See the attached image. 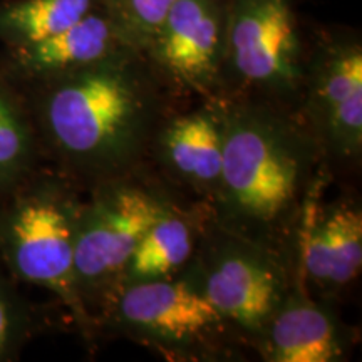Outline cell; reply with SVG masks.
<instances>
[{
  "label": "cell",
  "instance_id": "obj_1",
  "mask_svg": "<svg viewBox=\"0 0 362 362\" xmlns=\"http://www.w3.org/2000/svg\"><path fill=\"white\" fill-rule=\"evenodd\" d=\"M16 89L40 155L83 192L146 170L158 129L185 99L134 49Z\"/></svg>",
  "mask_w": 362,
  "mask_h": 362
},
{
  "label": "cell",
  "instance_id": "obj_2",
  "mask_svg": "<svg viewBox=\"0 0 362 362\" xmlns=\"http://www.w3.org/2000/svg\"><path fill=\"white\" fill-rule=\"evenodd\" d=\"M223 121V161L210 214L238 237L297 265L307 205L330 175L300 119L270 104L216 99Z\"/></svg>",
  "mask_w": 362,
  "mask_h": 362
},
{
  "label": "cell",
  "instance_id": "obj_3",
  "mask_svg": "<svg viewBox=\"0 0 362 362\" xmlns=\"http://www.w3.org/2000/svg\"><path fill=\"white\" fill-rule=\"evenodd\" d=\"M69 178L33 171L0 198V260L21 282L54 293L84 339L99 334L84 310L74 279L76 226L83 198Z\"/></svg>",
  "mask_w": 362,
  "mask_h": 362
},
{
  "label": "cell",
  "instance_id": "obj_4",
  "mask_svg": "<svg viewBox=\"0 0 362 362\" xmlns=\"http://www.w3.org/2000/svg\"><path fill=\"white\" fill-rule=\"evenodd\" d=\"M81 206L74 240V279L81 304L98 329L121 275L149 226L178 202L151 170L90 188ZM99 334V329H98Z\"/></svg>",
  "mask_w": 362,
  "mask_h": 362
},
{
  "label": "cell",
  "instance_id": "obj_5",
  "mask_svg": "<svg viewBox=\"0 0 362 362\" xmlns=\"http://www.w3.org/2000/svg\"><path fill=\"white\" fill-rule=\"evenodd\" d=\"M98 329L166 361L233 362L252 352L232 324L181 277L126 285L99 315Z\"/></svg>",
  "mask_w": 362,
  "mask_h": 362
},
{
  "label": "cell",
  "instance_id": "obj_6",
  "mask_svg": "<svg viewBox=\"0 0 362 362\" xmlns=\"http://www.w3.org/2000/svg\"><path fill=\"white\" fill-rule=\"evenodd\" d=\"M309 37L293 0H228L218 99H247L297 116Z\"/></svg>",
  "mask_w": 362,
  "mask_h": 362
},
{
  "label": "cell",
  "instance_id": "obj_7",
  "mask_svg": "<svg viewBox=\"0 0 362 362\" xmlns=\"http://www.w3.org/2000/svg\"><path fill=\"white\" fill-rule=\"evenodd\" d=\"M178 277L200 292L255 352L296 284L297 265L228 232L208 210L193 259Z\"/></svg>",
  "mask_w": 362,
  "mask_h": 362
},
{
  "label": "cell",
  "instance_id": "obj_8",
  "mask_svg": "<svg viewBox=\"0 0 362 362\" xmlns=\"http://www.w3.org/2000/svg\"><path fill=\"white\" fill-rule=\"evenodd\" d=\"M297 117L322 151L330 178L354 175L362 161V40L327 27L309 35Z\"/></svg>",
  "mask_w": 362,
  "mask_h": 362
},
{
  "label": "cell",
  "instance_id": "obj_9",
  "mask_svg": "<svg viewBox=\"0 0 362 362\" xmlns=\"http://www.w3.org/2000/svg\"><path fill=\"white\" fill-rule=\"evenodd\" d=\"M228 0H176L141 51L155 74L185 99H218Z\"/></svg>",
  "mask_w": 362,
  "mask_h": 362
},
{
  "label": "cell",
  "instance_id": "obj_10",
  "mask_svg": "<svg viewBox=\"0 0 362 362\" xmlns=\"http://www.w3.org/2000/svg\"><path fill=\"white\" fill-rule=\"evenodd\" d=\"M223 161V121L216 99H200L192 110L165 119L149 149L148 168L166 187L208 206L218 189Z\"/></svg>",
  "mask_w": 362,
  "mask_h": 362
},
{
  "label": "cell",
  "instance_id": "obj_11",
  "mask_svg": "<svg viewBox=\"0 0 362 362\" xmlns=\"http://www.w3.org/2000/svg\"><path fill=\"white\" fill-rule=\"evenodd\" d=\"M307 205L297 243V272L312 296L330 302L359 279L362 269V208L357 198L337 197Z\"/></svg>",
  "mask_w": 362,
  "mask_h": 362
},
{
  "label": "cell",
  "instance_id": "obj_12",
  "mask_svg": "<svg viewBox=\"0 0 362 362\" xmlns=\"http://www.w3.org/2000/svg\"><path fill=\"white\" fill-rule=\"evenodd\" d=\"M352 346V329L329 302L312 296L297 272L291 293L272 317L255 354L267 362H342Z\"/></svg>",
  "mask_w": 362,
  "mask_h": 362
},
{
  "label": "cell",
  "instance_id": "obj_13",
  "mask_svg": "<svg viewBox=\"0 0 362 362\" xmlns=\"http://www.w3.org/2000/svg\"><path fill=\"white\" fill-rule=\"evenodd\" d=\"M131 49L123 42L110 17L101 7L69 29L52 37L22 47H4L0 56V74L13 88H24Z\"/></svg>",
  "mask_w": 362,
  "mask_h": 362
},
{
  "label": "cell",
  "instance_id": "obj_14",
  "mask_svg": "<svg viewBox=\"0 0 362 362\" xmlns=\"http://www.w3.org/2000/svg\"><path fill=\"white\" fill-rule=\"evenodd\" d=\"M208 210L206 203L183 200L160 216L136 247L116 293L131 284L178 277L193 259Z\"/></svg>",
  "mask_w": 362,
  "mask_h": 362
},
{
  "label": "cell",
  "instance_id": "obj_15",
  "mask_svg": "<svg viewBox=\"0 0 362 362\" xmlns=\"http://www.w3.org/2000/svg\"><path fill=\"white\" fill-rule=\"evenodd\" d=\"M99 0H0V44L22 47L69 29Z\"/></svg>",
  "mask_w": 362,
  "mask_h": 362
},
{
  "label": "cell",
  "instance_id": "obj_16",
  "mask_svg": "<svg viewBox=\"0 0 362 362\" xmlns=\"http://www.w3.org/2000/svg\"><path fill=\"white\" fill-rule=\"evenodd\" d=\"M40 148L24 99L0 74V198L37 170Z\"/></svg>",
  "mask_w": 362,
  "mask_h": 362
},
{
  "label": "cell",
  "instance_id": "obj_17",
  "mask_svg": "<svg viewBox=\"0 0 362 362\" xmlns=\"http://www.w3.org/2000/svg\"><path fill=\"white\" fill-rule=\"evenodd\" d=\"M176 0H99L126 45L141 52Z\"/></svg>",
  "mask_w": 362,
  "mask_h": 362
},
{
  "label": "cell",
  "instance_id": "obj_18",
  "mask_svg": "<svg viewBox=\"0 0 362 362\" xmlns=\"http://www.w3.org/2000/svg\"><path fill=\"white\" fill-rule=\"evenodd\" d=\"M13 282L0 260V362L16 359L37 327L35 314Z\"/></svg>",
  "mask_w": 362,
  "mask_h": 362
}]
</instances>
